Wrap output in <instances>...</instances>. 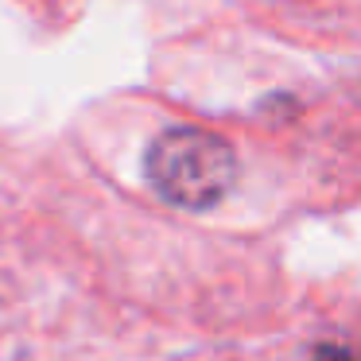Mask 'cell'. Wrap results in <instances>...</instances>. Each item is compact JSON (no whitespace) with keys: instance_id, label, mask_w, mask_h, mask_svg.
Instances as JSON below:
<instances>
[{"instance_id":"1","label":"cell","mask_w":361,"mask_h":361,"mask_svg":"<svg viewBox=\"0 0 361 361\" xmlns=\"http://www.w3.org/2000/svg\"><path fill=\"white\" fill-rule=\"evenodd\" d=\"M237 156L206 128H167L148 152V179L167 202L183 210H210L229 195Z\"/></svg>"},{"instance_id":"2","label":"cell","mask_w":361,"mask_h":361,"mask_svg":"<svg viewBox=\"0 0 361 361\" xmlns=\"http://www.w3.org/2000/svg\"><path fill=\"white\" fill-rule=\"evenodd\" d=\"M319 361H353V353L345 350V345H330V350L319 353Z\"/></svg>"}]
</instances>
